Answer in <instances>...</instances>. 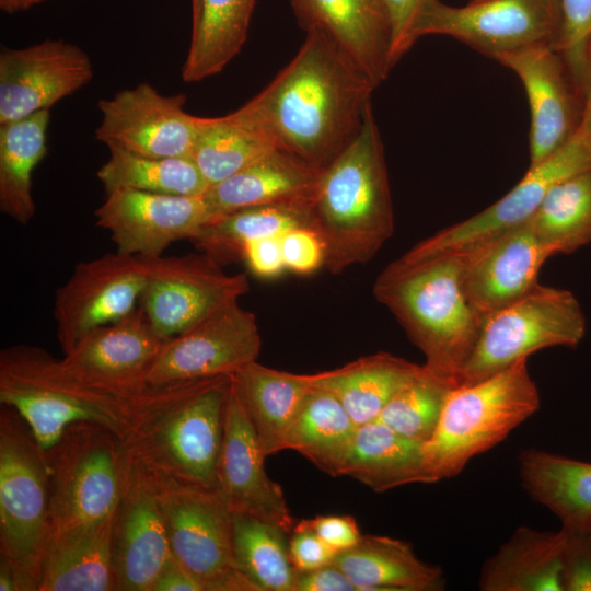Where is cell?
<instances>
[{"label":"cell","mask_w":591,"mask_h":591,"mask_svg":"<svg viewBox=\"0 0 591 591\" xmlns=\"http://www.w3.org/2000/svg\"><path fill=\"white\" fill-rule=\"evenodd\" d=\"M375 88L329 37L310 30L290 62L243 108L277 148L323 170L358 134Z\"/></svg>","instance_id":"1"},{"label":"cell","mask_w":591,"mask_h":591,"mask_svg":"<svg viewBox=\"0 0 591 591\" xmlns=\"http://www.w3.org/2000/svg\"><path fill=\"white\" fill-rule=\"evenodd\" d=\"M197 382L121 394L79 380L39 347L16 345L0 354V402L21 417L44 452L77 424L104 427L123 442Z\"/></svg>","instance_id":"2"},{"label":"cell","mask_w":591,"mask_h":591,"mask_svg":"<svg viewBox=\"0 0 591 591\" xmlns=\"http://www.w3.org/2000/svg\"><path fill=\"white\" fill-rule=\"evenodd\" d=\"M312 229L332 274L372 259L394 233V212L372 105L358 134L325 166L312 201Z\"/></svg>","instance_id":"3"},{"label":"cell","mask_w":591,"mask_h":591,"mask_svg":"<svg viewBox=\"0 0 591 591\" xmlns=\"http://www.w3.org/2000/svg\"><path fill=\"white\" fill-rule=\"evenodd\" d=\"M462 264V252L413 262L397 258L381 271L372 288L374 298L424 354V367L456 384L483 325L463 292Z\"/></svg>","instance_id":"4"},{"label":"cell","mask_w":591,"mask_h":591,"mask_svg":"<svg viewBox=\"0 0 591 591\" xmlns=\"http://www.w3.org/2000/svg\"><path fill=\"white\" fill-rule=\"evenodd\" d=\"M231 375L197 382L121 442L125 478L217 488Z\"/></svg>","instance_id":"5"},{"label":"cell","mask_w":591,"mask_h":591,"mask_svg":"<svg viewBox=\"0 0 591 591\" xmlns=\"http://www.w3.org/2000/svg\"><path fill=\"white\" fill-rule=\"evenodd\" d=\"M540 406L528 358L478 382L454 386L432 437L424 443L430 484L459 475L473 457L505 440Z\"/></svg>","instance_id":"6"},{"label":"cell","mask_w":591,"mask_h":591,"mask_svg":"<svg viewBox=\"0 0 591 591\" xmlns=\"http://www.w3.org/2000/svg\"><path fill=\"white\" fill-rule=\"evenodd\" d=\"M50 467V537L99 523L124 493L121 440L94 424H77L45 452Z\"/></svg>","instance_id":"7"},{"label":"cell","mask_w":591,"mask_h":591,"mask_svg":"<svg viewBox=\"0 0 591 591\" xmlns=\"http://www.w3.org/2000/svg\"><path fill=\"white\" fill-rule=\"evenodd\" d=\"M5 408L0 421L1 556L39 583L50 540V467L21 417Z\"/></svg>","instance_id":"8"},{"label":"cell","mask_w":591,"mask_h":591,"mask_svg":"<svg viewBox=\"0 0 591 591\" xmlns=\"http://www.w3.org/2000/svg\"><path fill=\"white\" fill-rule=\"evenodd\" d=\"M586 332L587 318L576 296L537 283L483 321L459 384L478 382L545 348H575Z\"/></svg>","instance_id":"9"},{"label":"cell","mask_w":591,"mask_h":591,"mask_svg":"<svg viewBox=\"0 0 591 591\" xmlns=\"http://www.w3.org/2000/svg\"><path fill=\"white\" fill-rule=\"evenodd\" d=\"M152 488L162 509L173 557L204 591H256L236 566L232 512L217 488Z\"/></svg>","instance_id":"10"},{"label":"cell","mask_w":591,"mask_h":591,"mask_svg":"<svg viewBox=\"0 0 591 591\" xmlns=\"http://www.w3.org/2000/svg\"><path fill=\"white\" fill-rule=\"evenodd\" d=\"M558 0H480L451 7L427 0L414 27L422 36H451L483 55L496 58L540 44L555 45L559 31Z\"/></svg>","instance_id":"11"},{"label":"cell","mask_w":591,"mask_h":591,"mask_svg":"<svg viewBox=\"0 0 591 591\" xmlns=\"http://www.w3.org/2000/svg\"><path fill=\"white\" fill-rule=\"evenodd\" d=\"M152 257L118 252L79 263L55 293L54 318L62 352L85 334L132 313L140 303Z\"/></svg>","instance_id":"12"},{"label":"cell","mask_w":591,"mask_h":591,"mask_svg":"<svg viewBox=\"0 0 591 591\" xmlns=\"http://www.w3.org/2000/svg\"><path fill=\"white\" fill-rule=\"evenodd\" d=\"M260 349L255 315L233 301L165 340L147 382L164 387L232 375L256 361Z\"/></svg>","instance_id":"13"},{"label":"cell","mask_w":591,"mask_h":591,"mask_svg":"<svg viewBox=\"0 0 591 591\" xmlns=\"http://www.w3.org/2000/svg\"><path fill=\"white\" fill-rule=\"evenodd\" d=\"M591 171V136L580 128L560 149L529 167L502 198L477 215L447 227L415 244L401 256L413 262L440 253L462 251L524 223L549 189L572 175Z\"/></svg>","instance_id":"14"},{"label":"cell","mask_w":591,"mask_h":591,"mask_svg":"<svg viewBox=\"0 0 591 591\" xmlns=\"http://www.w3.org/2000/svg\"><path fill=\"white\" fill-rule=\"evenodd\" d=\"M250 290L245 274L230 275L205 253L152 257L139 306L167 340Z\"/></svg>","instance_id":"15"},{"label":"cell","mask_w":591,"mask_h":591,"mask_svg":"<svg viewBox=\"0 0 591 591\" xmlns=\"http://www.w3.org/2000/svg\"><path fill=\"white\" fill-rule=\"evenodd\" d=\"M183 94L164 95L148 82L99 101L95 138L151 157L192 155L198 116L185 112Z\"/></svg>","instance_id":"16"},{"label":"cell","mask_w":591,"mask_h":591,"mask_svg":"<svg viewBox=\"0 0 591 591\" xmlns=\"http://www.w3.org/2000/svg\"><path fill=\"white\" fill-rule=\"evenodd\" d=\"M94 77L89 54L63 39H45L0 53V125L50 107Z\"/></svg>","instance_id":"17"},{"label":"cell","mask_w":591,"mask_h":591,"mask_svg":"<svg viewBox=\"0 0 591 591\" xmlns=\"http://www.w3.org/2000/svg\"><path fill=\"white\" fill-rule=\"evenodd\" d=\"M96 225L108 231L116 252L162 256L178 240H192L216 218L204 196H177L115 189L94 212Z\"/></svg>","instance_id":"18"},{"label":"cell","mask_w":591,"mask_h":591,"mask_svg":"<svg viewBox=\"0 0 591 591\" xmlns=\"http://www.w3.org/2000/svg\"><path fill=\"white\" fill-rule=\"evenodd\" d=\"M521 80L530 104V166L567 143L581 125L584 96L552 44H540L495 58Z\"/></svg>","instance_id":"19"},{"label":"cell","mask_w":591,"mask_h":591,"mask_svg":"<svg viewBox=\"0 0 591 591\" xmlns=\"http://www.w3.org/2000/svg\"><path fill=\"white\" fill-rule=\"evenodd\" d=\"M264 454L236 389L230 379L217 489L232 513L247 514L288 534L296 525L279 484L265 471Z\"/></svg>","instance_id":"20"},{"label":"cell","mask_w":591,"mask_h":591,"mask_svg":"<svg viewBox=\"0 0 591 591\" xmlns=\"http://www.w3.org/2000/svg\"><path fill=\"white\" fill-rule=\"evenodd\" d=\"M164 341L138 306L126 317L85 334L60 362L88 384L140 394L152 389L147 375Z\"/></svg>","instance_id":"21"},{"label":"cell","mask_w":591,"mask_h":591,"mask_svg":"<svg viewBox=\"0 0 591 591\" xmlns=\"http://www.w3.org/2000/svg\"><path fill=\"white\" fill-rule=\"evenodd\" d=\"M457 252L463 292L483 321L530 292L552 257L526 222Z\"/></svg>","instance_id":"22"},{"label":"cell","mask_w":591,"mask_h":591,"mask_svg":"<svg viewBox=\"0 0 591 591\" xmlns=\"http://www.w3.org/2000/svg\"><path fill=\"white\" fill-rule=\"evenodd\" d=\"M113 531V567L116 590L151 591L173 558L162 509L148 484L125 478Z\"/></svg>","instance_id":"23"},{"label":"cell","mask_w":591,"mask_h":591,"mask_svg":"<svg viewBox=\"0 0 591 591\" xmlns=\"http://www.w3.org/2000/svg\"><path fill=\"white\" fill-rule=\"evenodd\" d=\"M300 25L318 30L378 86L393 69L392 32L382 0H291Z\"/></svg>","instance_id":"24"},{"label":"cell","mask_w":591,"mask_h":591,"mask_svg":"<svg viewBox=\"0 0 591 591\" xmlns=\"http://www.w3.org/2000/svg\"><path fill=\"white\" fill-rule=\"evenodd\" d=\"M322 169L280 148L211 186L205 194L216 217L245 207L313 200Z\"/></svg>","instance_id":"25"},{"label":"cell","mask_w":591,"mask_h":591,"mask_svg":"<svg viewBox=\"0 0 591 591\" xmlns=\"http://www.w3.org/2000/svg\"><path fill=\"white\" fill-rule=\"evenodd\" d=\"M118 509L105 520L53 535L38 591H113V531Z\"/></svg>","instance_id":"26"},{"label":"cell","mask_w":591,"mask_h":591,"mask_svg":"<svg viewBox=\"0 0 591 591\" xmlns=\"http://www.w3.org/2000/svg\"><path fill=\"white\" fill-rule=\"evenodd\" d=\"M565 529L518 528L482 566V591H564Z\"/></svg>","instance_id":"27"},{"label":"cell","mask_w":591,"mask_h":591,"mask_svg":"<svg viewBox=\"0 0 591 591\" xmlns=\"http://www.w3.org/2000/svg\"><path fill=\"white\" fill-rule=\"evenodd\" d=\"M333 564L358 591H436L444 588L442 569L421 560L412 545L385 535L362 534Z\"/></svg>","instance_id":"28"},{"label":"cell","mask_w":591,"mask_h":591,"mask_svg":"<svg viewBox=\"0 0 591 591\" xmlns=\"http://www.w3.org/2000/svg\"><path fill=\"white\" fill-rule=\"evenodd\" d=\"M421 370L422 364L380 351L306 376L311 385L332 393L359 426L375 420L391 398Z\"/></svg>","instance_id":"29"},{"label":"cell","mask_w":591,"mask_h":591,"mask_svg":"<svg viewBox=\"0 0 591 591\" xmlns=\"http://www.w3.org/2000/svg\"><path fill=\"white\" fill-rule=\"evenodd\" d=\"M231 379L266 457L282 451L287 430L312 387L306 374L275 370L256 360Z\"/></svg>","instance_id":"30"},{"label":"cell","mask_w":591,"mask_h":591,"mask_svg":"<svg viewBox=\"0 0 591 591\" xmlns=\"http://www.w3.org/2000/svg\"><path fill=\"white\" fill-rule=\"evenodd\" d=\"M341 475L357 479L375 493L414 483L430 484L424 444L379 420L358 426Z\"/></svg>","instance_id":"31"},{"label":"cell","mask_w":591,"mask_h":591,"mask_svg":"<svg viewBox=\"0 0 591 591\" xmlns=\"http://www.w3.org/2000/svg\"><path fill=\"white\" fill-rule=\"evenodd\" d=\"M522 486L532 500L553 512L566 529L591 525V463L538 449L518 456Z\"/></svg>","instance_id":"32"},{"label":"cell","mask_w":591,"mask_h":591,"mask_svg":"<svg viewBox=\"0 0 591 591\" xmlns=\"http://www.w3.org/2000/svg\"><path fill=\"white\" fill-rule=\"evenodd\" d=\"M256 0H192L193 27L181 76L187 83L221 72L241 51Z\"/></svg>","instance_id":"33"},{"label":"cell","mask_w":591,"mask_h":591,"mask_svg":"<svg viewBox=\"0 0 591 591\" xmlns=\"http://www.w3.org/2000/svg\"><path fill=\"white\" fill-rule=\"evenodd\" d=\"M357 428L332 393L312 385L287 430L283 450L300 453L331 476H341Z\"/></svg>","instance_id":"34"},{"label":"cell","mask_w":591,"mask_h":591,"mask_svg":"<svg viewBox=\"0 0 591 591\" xmlns=\"http://www.w3.org/2000/svg\"><path fill=\"white\" fill-rule=\"evenodd\" d=\"M50 111L0 125V210L19 224L34 217L33 173L47 154Z\"/></svg>","instance_id":"35"},{"label":"cell","mask_w":591,"mask_h":591,"mask_svg":"<svg viewBox=\"0 0 591 591\" xmlns=\"http://www.w3.org/2000/svg\"><path fill=\"white\" fill-rule=\"evenodd\" d=\"M277 148L260 125L241 106L221 117H198L192 158L209 188Z\"/></svg>","instance_id":"36"},{"label":"cell","mask_w":591,"mask_h":591,"mask_svg":"<svg viewBox=\"0 0 591 591\" xmlns=\"http://www.w3.org/2000/svg\"><path fill=\"white\" fill-rule=\"evenodd\" d=\"M312 201H289L241 208L218 216L190 241L219 264L242 258L246 244L280 236L298 228H312Z\"/></svg>","instance_id":"37"},{"label":"cell","mask_w":591,"mask_h":591,"mask_svg":"<svg viewBox=\"0 0 591 591\" xmlns=\"http://www.w3.org/2000/svg\"><path fill=\"white\" fill-rule=\"evenodd\" d=\"M108 158L96 175L106 194L115 189L204 196L209 185L192 155L151 157L107 146Z\"/></svg>","instance_id":"38"},{"label":"cell","mask_w":591,"mask_h":591,"mask_svg":"<svg viewBox=\"0 0 591 591\" xmlns=\"http://www.w3.org/2000/svg\"><path fill=\"white\" fill-rule=\"evenodd\" d=\"M525 222L551 256L591 244V171L554 185Z\"/></svg>","instance_id":"39"},{"label":"cell","mask_w":591,"mask_h":591,"mask_svg":"<svg viewBox=\"0 0 591 591\" xmlns=\"http://www.w3.org/2000/svg\"><path fill=\"white\" fill-rule=\"evenodd\" d=\"M288 533L258 518L232 513V543L239 570L256 591H293L296 570Z\"/></svg>","instance_id":"40"},{"label":"cell","mask_w":591,"mask_h":591,"mask_svg":"<svg viewBox=\"0 0 591 591\" xmlns=\"http://www.w3.org/2000/svg\"><path fill=\"white\" fill-rule=\"evenodd\" d=\"M456 385L422 364L421 372L391 398L375 420L424 444L432 437L447 396Z\"/></svg>","instance_id":"41"},{"label":"cell","mask_w":591,"mask_h":591,"mask_svg":"<svg viewBox=\"0 0 591 591\" xmlns=\"http://www.w3.org/2000/svg\"><path fill=\"white\" fill-rule=\"evenodd\" d=\"M559 31L555 48L586 99L591 83L588 44L591 38V0H558Z\"/></svg>","instance_id":"42"},{"label":"cell","mask_w":591,"mask_h":591,"mask_svg":"<svg viewBox=\"0 0 591 591\" xmlns=\"http://www.w3.org/2000/svg\"><path fill=\"white\" fill-rule=\"evenodd\" d=\"M286 270L306 276L325 267V244L310 227H298L280 235Z\"/></svg>","instance_id":"43"},{"label":"cell","mask_w":591,"mask_h":591,"mask_svg":"<svg viewBox=\"0 0 591 591\" xmlns=\"http://www.w3.org/2000/svg\"><path fill=\"white\" fill-rule=\"evenodd\" d=\"M563 529L567 533L564 591H591V535L587 529Z\"/></svg>","instance_id":"44"},{"label":"cell","mask_w":591,"mask_h":591,"mask_svg":"<svg viewBox=\"0 0 591 591\" xmlns=\"http://www.w3.org/2000/svg\"><path fill=\"white\" fill-rule=\"evenodd\" d=\"M427 0H382L391 24V65L394 67L413 47V27Z\"/></svg>","instance_id":"45"},{"label":"cell","mask_w":591,"mask_h":591,"mask_svg":"<svg viewBox=\"0 0 591 591\" xmlns=\"http://www.w3.org/2000/svg\"><path fill=\"white\" fill-rule=\"evenodd\" d=\"M296 525L315 533L337 554L354 547L362 537L358 523L351 515H316L302 519Z\"/></svg>","instance_id":"46"},{"label":"cell","mask_w":591,"mask_h":591,"mask_svg":"<svg viewBox=\"0 0 591 591\" xmlns=\"http://www.w3.org/2000/svg\"><path fill=\"white\" fill-rule=\"evenodd\" d=\"M288 551L296 571L314 570L333 563L337 553L315 533L294 525L288 540Z\"/></svg>","instance_id":"47"},{"label":"cell","mask_w":591,"mask_h":591,"mask_svg":"<svg viewBox=\"0 0 591 591\" xmlns=\"http://www.w3.org/2000/svg\"><path fill=\"white\" fill-rule=\"evenodd\" d=\"M241 259L260 279H274L286 271L280 236H267L246 244Z\"/></svg>","instance_id":"48"},{"label":"cell","mask_w":591,"mask_h":591,"mask_svg":"<svg viewBox=\"0 0 591 591\" xmlns=\"http://www.w3.org/2000/svg\"><path fill=\"white\" fill-rule=\"evenodd\" d=\"M293 591H358L348 576L333 563L324 567L296 571Z\"/></svg>","instance_id":"49"},{"label":"cell","mask_w":591,"mask_h":591,"mask_svg":"<svg viewBox=\"0 0 591 591\" xmlns=\"http://www.w3.org/2000/svg\"><path fill=\"white\" fill-rule=\"evenodd\" d=\"M151 591H204V588L173 557L158 576Z\"/></svg>","instance_id":"50"},{"label":"cell","mask_w":591,"mask_h":591,"mask_svg":"<svg viewBox=\"0 0 591 591\" xmlns=\"http://www.w3.org/2000/svg\"><path fill=\"white\" fill-rule=\"evenodd\" d=\"M0 591H38V580L31 572L1 556Z\"/></svg>","instance_id":"51"},{"label":"cell","mask_w":591,"mask_h":591,"mask_svg":"<svg viewBox=\"0 0 591 591\" xmlns=\"http://www.w3.org/2000/svg\"><path fill=\"white\" fill-rule=\"evenodd\" d=\"M48 0H0V9L8 14L24 12Z\"/></svg>","instance_id":"52"},{"label":"cell","mask_w":591,"mask_h":591,"mask_svg":"<svg viewBox=\"0 0 591 591\" xmlns=\"http://www.w3.org/2000/svg\"><path fill=\"white\" fill-rule=\"evenodd\" d=\"M588 60L591 69V38L588 44ZM580 129L591 136V83L584 99V107Z\"/></svg>","instance_id":"53"},{"label":"cell","mask_w":591,"mask_h":591,"mask_svg":"<svg viewBox=\"0 0 591 591\" xmlns=\"http://www.w3.org/2000/svg\"><path fill=\"white\" fill-rule=\"evenodd\" d=\"M587 530L589 531V533L591 535V525Z\"/></svg>","instance_id":"54"},{"label":"cell","mask_w":591,"mask_h":591,"mask_svg":"<svg viewBox=\"0 0 591 591\" xmlns=\"http://www.w3.org/2000/svg\"><path fill=\"white\" fill-rule=\"evenodd\" d=\"M471 1H474V2H475V1H480V0H471Z\"/></svg>","instance_id":"55"}]
</instances>
